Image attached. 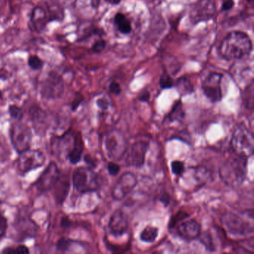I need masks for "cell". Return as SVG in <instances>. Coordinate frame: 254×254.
Returning a JSON list of instances; mask_svg holds the SVG:
<instances>
[{"instance_id":"1","label":"cell","mask_w":254,"mask_h":254,"mask_svg":"<svg viewBox=\"0 0 254 254\" xmlns=\"http://www.w3.org/2000/svg\"><path fill=\"white\" fill-rule=\"evenodd\" d=\"M253 43L248 34L242 31L229 32L221 41L218 48V54L224 60H241L250 56Z\"/></svg>"},{"instance_id":"2","label":"cell","mask_w":254,"mask_h":254,"mask_svg":"<svg viewBox=\"0 0 254 254\" xmlns=\"http://www.w3.org/2000/svg\"><path fill=\"white\" fill-rule=\"evenodd\" d=\"M248 158L237 155L229 157L219 169V175L223 182L232 188L240 187L247 175Z\"/></svg>"},{"instance_id":"3","label":"cell","mask_w":254,"mask_h":254,"mask_svg":"<svg viewBox=\"0 0 254 254\" xmlns=\"http://www.w3.org/2000/svg\"><path fill=\"white\" fill-rule=\"evenodd\" d=\"M248 219L254 220V211L251 209V212L247 210L243 212V216L235 212H227L221 218V222L229 233L234 236H247L254 233V221H248Z\"/></svg>"},{"instance_id":"4","label":"cell","mask_w":254,"mask_h":254,"mask_svg":"<svg viewBox=\"0 0 254 254\" xmlns=\"http://www.w3.org/2000/svg\"><path fill=\"white\" fill-rule=\"evenodd\" d=\"M230 144L234 154L237 155L248 158L254 154V135L245 125H239L235 128Z\"/></svg>"},{"instance_id":"5","label":"cell","mask_w":254,"mask_h":254,"mask_svg":"<svg viewBox=\"0 0 254 254\" xmlns=\"http://www.w3.org/2000/svg\"><path fill=\"white\" fill-rule=\"evenodd\" d=\"M72 183L78 192H92L100 188L101 178L91 168L79 167L74 171Z\"/></svg>"},{"instance_id":"6","label":"cell","mask_w":254,"mask_h":254,"mask_svg":"<svg viewBox=\"0 0 254 254\" xmlns=\"http://www.w3.org/2000/svg\"><path fill=\"white\" fill-rule=\"evenodd\" d=\"M10 137L13 147L18 154L30 148L32 139V130L21 121L16 122L11 126Z\"/></svg>"},{"instance_id":"7","label":"cell","mask_w":254,"mask_h":254,"mask_svg":"<svg viewBox=\"0 0 254 254\" xmlns=\"http://www.w3.org/2000/svg\"><path fill=\"white\" fill-rule=\"evenodd\" d=\"M105 145L107 154L114 161L121 160L127 151V140L120 130L109 132L105 138Z\"/></svg>"},{"instance_id":"8","label":"cell","mask_w":254,"mask_h":254,"mask_svg":"<svg viewBox=\"0 0 254 254\" xmlns=\"http://www.w3.org/2000/svg\"><path fill=\"white\" fill-rule=\"evenodd\" d=\"M224 75L220 72H212L202 83L201 88L206 97L212 103L221 102L224 97L222 81Z\"/></svg>"},{"instance_id":"9","label":"cell","mask_w":254,"mask_h":254,"mask_svg":"<svg viewBox=\"0 0 254 254\" xmlns=\"http://www.w3.org/2000/svg\"><path fill=\"white\" fill-rule=\"evenodd\" d=\"M19 154L17 169L22 173H27L35 170L45 163V156L39 150L29 148Z\"/></svg>"},{"instance_id":"10","label":"cell","mask_w":254,"mask_h":254,"mask_svg":"<svg viewBox=\"0 0 254 254\" xmlns=\"http://www.w3.org/2000/svg\"><path fill=\"white\" fill-rule=\"evenodd\" d=\"M137 178L133 172H125L117 180L111 190L113 198L117 201L127 197L137 184Z\"/></svg>"},{"instance_id":"11","label":"cell","mask_w":254,"mask_h":254,"mask_svg":"<svg viewBox=\"0 0 254 254\" xmlns=\"http://www.w3.org/2000/svg\"><path fill=\"white\" fill-rule=\"evenodd\" d=\"M64 92V82L60 75L50 72L42 82L41 93L44 99H56L62 97Z\"/></svg>"},{"instance_id":"12","label":"cell","mask_w":254,"mask_h":254,"mask_svg":"<svg viewBox=\"0 0 254 254\" xmlns=\"http://www.w3.org/2000/svg\"><path fill=\"white\" fill-rule=\"evenodd\" d=\"M216 7L212 0H198L190 12V19L194 24L213 18Z\"/></svg>"},{"instance_id":"13","label":"cell","mask_w":254,"mask_h":254,"mask_svg":"<svg viewBox=\"0 0 254 254\" xmlns=\"http://www.w3.org/2000/svg\"><path fill=\"white\" fill-rule=\"evenodd\" d=\"M60 177L61 172L57 164L51 162L35 183V187L41 192H47L54 188Z\"/></svg>"},{"instance_id":"14","label":"cell","mask_w":254,"mask_h":254,"mask_svg":"<svg viewBox=\"0 0 254 254\" xmlns=\"http://www.w3.org/2000/svg\"><path fill=\"white\" fill-rule=\"evenodd\" d=\"M149 147V141H136L132 145L130 154L127 158V163L128 166L133 167L140 168L143 166L145 161V156Z\"/></svg>"},{"instance_id":"15","label":"cell","mask_w":254,"mask_h":254,"mask_svg":"<svg viewBox=\"0 0 254 254\" xmlns=\"http://www.w3.org/2000/svg\"><path fill=\"white\" fill-rule=\"evenodd\" d=\"M78 134V133H77ZM77 134L67 132L62 136L56 137L54 140L55 152L57 153L60 157H64L67 159L68 155L73 149L76 142Z\"/></svg>"},{"instance_id":"16","label":"cell","mask_w":254,"mask_h":254,"mask_svg":"<svg viewBox=\"0 0 254 254\" xmlns=\"http://www.w3.org/2000/svg\"><path fill=\"white\" fill-rule=\"evenodd\" d=\"M201 233V227L197 221L189 219L178 224L177 227V233L184 240L190 242L198 239Z\"/></svg>"},{"instance_id":"17","label":"cell","mask_w":254,"mask_h":254,"mask_svg":"<svg viewBox=\"0 0 254 254\" xmlns=\"http://www.w3.org/2000/svg\"><path fill=\"white\" fill-rule=\"evenodd\" d=\"M128 218L126 212L121 209L116 210L111 216L109 228L111 233L115 236H121L128 230Z\"/></svg>"},{"instance_id":"18","label":"cell","mask_w":254,"mask_h":254,"mask_svg":"<svg viewBox=\"0 0 254 254\" xmlns=\"http://www.w3.org/2000/svg\"><path fill=\"white\" fill-rule=\"evenodd\" d=\"M29 117L36 133L40 135L44 134L49 127V118L47 112L38 105H34L29 109Z\"/></svg>"},{"instance_id":"19","label":"cell","mask_w":254,"mask_h":254,"mask_svg":"<svg viewBox=\"0 0 254 254\" xmlns=\"http://www.w3.org/2000/svg\"><path fill=\"white\" fill-rule=\"evenodd\" d=\"M30 21L35 32L38 33L44 32L48 23H50L47 10L41 6L35 7L31 13Z\"/></svg>"},{"instance_id":"20","label":"cell","mask_w":254,"mask_h":254,"mask_svg":"<svg viewBox=\"0 0 254 254\" xmlns=\"http://www.w3.org/2000/svg\"><path fill=\"white\" fill-rule=\"evenodd\" d=\"M54 188H56V200L59 204H62L67 197L69 190V182L66 176H61L55 185Z\"/></svg>"},{"instance_id":"21","label":"cell","mask_w":254,"mask_h":254,"mask_svg":"<svg viewBox=\"0 0 254 254\" xmlns=\"http://www.w3.org/2000/svg\"><path fill=\"white\" fill-rule=\"evenodd\" d=\"M114 23L118 32L123 35H128L132 31L130 20L123 13H117L114 16Z\"/></svg>"},{"instance_id":"22","label":"cell","mask_w":254,"mask_h":254,"mask_svg":"<svg viewBox=\"0 0 254 254\" xmlns=\"http://www.w3.org/2000/svg\"><path fill=\"white\" fill-rule=\"evenodd\" d=\"M84 142H83L81 134L78 133L75 146H74L73 149L71 151L67 157V160H69L70 163L75 165L81 161L83 151H84Z\"/></svg>"},{"instance_id":"23","label":"cell","mask_w":254,"mask_h":254,"mask_svg":"<svg viewBox=\"0 0 254 254\" xmlns=\"http://www.w3.org/2000/svg\"><path fill=\"white\" fill-rule=\"evenodd\" d=\"M185 117L184 107L181 100L177 101L172 106L170 112L166 117V120L169 123L181 121Z\"/></svg>"},{"instance_id":"24","label":"cell","mask_w":254,"mask_h":254,"mask_svg":"<svg viewBox=\"0 0 254 254\" xmlns=\"http://www.w3.org/2000/svg\"><path fill=\"white\" fill-rule=\"evenodd\" d=\"M175 87L181 96H187L194 92V86L187 77H181L175 83Z\"/></svg>"},{"instance_id":"25","label":"cell","mask_w":254,"mask_h":254,"mask_svg":"<svg viewBox=\"0 0 254 254\" xmlns=\"http://www.w3.org/2000/svg\"><path fill=\"white\" fill-rule=\"evenodd\" d=\"M47 14H48L50 22L62 21L64 18V11L59 4L52 3L47 5Z\"/></svg>"},{"instance_id":"26","label":"cell","mask_w":254,"mask_h":254,"mask_svg":"<svg viewBox=\"0 0 254 254\" xmlns=\"http://www.w3.org/2000/svg\"><path fill=\"white\" fill-rule=\"evenodd\" d=\"M254 81L251 82L245 87L242 93V102L244 106L250 111L254 109Z\"/></svg>"},{"instance_id":"27","label":"cell","mask_w":254,"mask_h":254,"mask_svg":"<svg viewBox=\"0 0 254 254\" xmlns=\"http://www.w3.org/2000/svg\"><path fill=\"white\" fill-rule=\"evenodd\" d=\"M158 228L154 226L148 225L142 230L140 234V239L142 242L153 243L158 236Z\"/></svg>"},{"instance_id":"28","label":"cell","mask_w":254,"mask_h":254,"mask_svg":"<svg viewBox=\"0 0 254 254\" xmlns=\"http://www.w3.org/2000/svg\"><path fill=\"white\" fill-rule=\"evenodd\" d=\"M198 239H200V242L204 245L206 250L214 252L216 251L217 247L214 242L213 237H212V233L210 231L204 232V233H200Z\"/></svg>"},{"instance_id":"29","label":"cell","mask_w":254,"mask_h":254,"mask_svg":"<svg viewBox=\"0 0 254 254\" xmlns=\"http://www.w3.org/2000/svg\"><path fill=\"white\" fill-rule=\"evenodd\" d=\"M8 114H9L10 117L16 122L22 121L24 117V112L22 108L16 105H10L8 108Z\"/></svg>"},{"instance_id":"30","label":"cell","mask_w":254,"mask_h":254,"mask_svg":"<svg viewBox=\"0 0 254 254\" xmlns=\"http://www.w3.org/2000/svg\"><path fill=\"white\" fill-rule=\"evenodd\" d=\"M159 84H160V88L166 90V89L173 87L175 86V81L168 72H163L160 76Z\"/></svg>"},{"instance_id":"31","label":"cell","mask_w":254,"mask_h":254,"mask_svg":"<svg viewBox=\"0 0 254 254\" xmlns=\"http://www.w3.org/2000/svg\"><path fill=\"white\" fill-rule=\"evenodd\" d=\"M73 244V241L70 240V239L64 237L61 238L56 244V248H57L58 251L62 253H66L71 249Z\"/></svg>"},{"instance_id":"32","label":"cell","mask_w":254,"mask_h":254,"mask_svg":"<svg viewBox=\"0 0 254 254\" xmlns=\"http://www.w3.org/2000/svg\"><path fill=\"white\" fill-rule=\"evenodd\" d=\"M28 65L32 70H40L44 67V62L38 56L32 55L28 59Z\"/></svg>"},{"instance_id":"33","label":"cell","mask_w":254,"mask_h":254,"mask_svg":"<svg viewBox=\"0 0 254 254\" xmlns=\"http://www.w3.org/2000/svg\"><path fill=\"white\" fill-rule=\"evenodd\" d=\"M29 249L24 245H20L16 248H6L2 251V254H29Z\"/></svg>"},{"instance_id":"34","label":"cell","mask_w":254,"mask_h":254,"mask_svg":"<svg viewBox=\"0 0 254 254\" xmlns=\"http://www.w3.org/2000/svg\"><path fill=\"white\" fill-rule=\"evenodd\" d=\"M171 167H172V173L177 176L182 175L185 171L184 163L181 160H175L172 162Z\"/></svg>"},{"instance_id":"35","label":"cell","mask_w":254,"mask_h":254,"mask_svg":"<svg viewBox=\"0 0 254 254\" xmlns=\"http://www.w3.org/2000/svg\"><path fill=\"white\" fill-rule=\"evenodd\" d=\"M106 45V41L102 39V38H100V39L98 40L93 44L91 47V50L94 53H100L105 50Z\"/></svg>"},{"instance_id":"36","label":"cell","mask_w":254,"mask_h":254,"mask_svg":"<svg viewBox=\"0 0 254 254\" xmlns=\"http://www.w3.org/2000/svg\"><path fill=\"white\" fill-rule=\"evenodd\" d=\"M8 229V219L3 214L0 212V239H2Z\"/></svg>"},{"instance_id":"37","label":"cell","mask_w":254,"mask_h":254,"mask_svg":"<svg viewBox=\"0 0 254 254\" xmlns=\"http://www.w3.org/2000/svg\"><path fill=\"white\" fill-rule=\"evenodd\" d=\"M108 170L110 175H112V176H117L120 171V165L114 163V162H110L108 165Z\"/></svg>"},{"instance_id":"38","label":"cell","mask_w":254,"mask_h":254,"mask_svg":"<svg viewBox=\"0 0 254 254\" xmlns=\"http://www.w3.org/2000/svg\"><path fill=\"white\" fill-rule=\"evenodd\" d=\"M109 90L114 95H120L122 93L121 86L119 83L113 81L109 85Z\"/></svg>"},{"instance_id":"39","label":"cell","mask_w":254,"mask_h":254,"mask_svg":"<svg viewBox=\"0 0 254 254\" xmlns=\"http://www.w3.org/2000/svg\"><path fill=\"white\" fill-rule=\"evenodd\" d=\"M96 104H97L98 107H99L100 109H102V111H106L110 106L109 102H108V99H105V98H101V99H98Z\"/></svg>"},{"instance_id":"40","label":"cell","mask_w":254,"mask_h":254,"mask_svg":"<svg viewBox=\"0 0 254 254\" xmlns=\"http://www.w3.org/2000/svg\"><path fill=\"white\" fill-rule=\"evenodd\" d=\"M235 5L233 0H225L221 5V10L224 11H228L231 10Z\"/></svg>"},{"instance_id":"41","label":"cell","mask_w":254,"mask_h":254,"mask_svg":"<svg viewBox=\"0 0 254 254\" xmlns=\"http://www.w3.org/2000/svg\"><path fill=\"white\" fill-rule=\"evenodd\" d=\"M83 102V97L81 95L78 94L77 96V97L74 99L73 102L72 103V110L73 111H75L77 110V108L79 107V105H81V102Z\"/></svg>"},{"instance_id":"42","label":"cell","mask_w":254,"mask_h":254,"mask_svg":"<svg viewBox=\"0 0 254 254\" xmlns=\"http://www.w3.org/2000/svg\"><path fill=\"white\" fill-rule=\"evenodd\" d=\"M138 99H139V100L141 101V102H148L150 99L149 92H148V90H143V91L141 92L140 94L139 95Z\"/></svg>"},{"instance_id":"43","label":"cell","mask_w":254,"mask_h":254,"mask_svg":"<svg viewBox=\"0 0 254 254\" xmlns=\"http://www.w3.org/2000/svg\"><path fill=\"white\" fill-rule=\"evenodd\" d=\"M71 225H72V221H70V219H69L67 216H64L63 218H62L61 226H62V227L68 228V227H70Z\"/></svg>"},{"instance_id":"44","label":"cell","mask_w":254,"mask_h":254,"mask_svg":"<svg viewBox=\"0 0 254 254\" xmlns=\"http://www.w3.org/2000/svg\"><path fill=\"white\" fill-rule=\"evenodd\" d=\"M160 201L163 202L166 206L169 204V200H170V196L168 193H164L162 194L161 197L160 198Z\"/></svg>"},{"instance_id":"45","label":"cell","mask_w":254,"mask_h":254,"mask_svg":"<svg viewBox=\"0 0 254 254\" xmlns=\"http://www.w3.org/2000/svg\"><path fill=\"white\" fill-rule=\"evenodd\" d=\"M105 2L112 5H117L121 2V0H105Z\"/></svg>"},{"instance_id":"46","label":"cell","mask_w":254,"mask_h":254,"mask_svg":"<svg viewBox=\"0 0 254 254\" xmlns=\"http://www.w3.org/2000/svg\"><path fill=\"white\" fill-rule=\"evenodd\" d=\"M100 0H91L92 6L93 8H97L100 4Z\"/></svg>"},{"instance_id":"47","label":"cell","mask_w":254,"mask_h":254,"mask_svg":"<svg viewBox=\"0 0 254 254\" xmlns=\"http://www.w3.org/2000/svg\"><path fill=\"white\" fill-rule=\"evenodd\" d=\"M248 2H254V0H246Z\"/></svg>"},{"instance_id":"48","label":"cell","mask_w":254,"mask_h":254,"mask_svg":"<svg viewBox=\"0 0 254 254\" xmlns=\"http://www.w3.org/2000/svg\"><path fill=\"white\" fill-rule=\"evenodd\" d=\"M2 92L0 91V99H1V98H2Z\"/></svg>"},{"instance_id":"49","label":"cell","mask_w":254,"mask_h":254,"mask_svg":"<svg viewBox=\"0 0 254 254\" xmlns=\"http://www.w3.org/2000/svg\"><path fill=\"white\" fill-rule=\"evenodd\" d=\"M50 1H55V0H50Z\"/></svg>"}]
</instances>
